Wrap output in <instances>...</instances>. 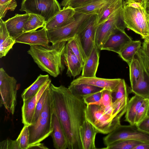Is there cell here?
Here are the masks:
<instances>
[{
  "mask_svg": "<svg viewBox=\"0 0 149 149\" xmlns=\"http://www.w3.org/2000/svg\"><path fill=\"white\" fill-rule=\"evenodd\" d=\"M50 92L54 107L61 124L68 149H83L80 129L86 120L87 105L82 97L77 96L68 88L57 87L52 83Z\"/></svg>",
  "mask_w": 149,
  "mask_h": 149,
  "instance_id": "1",
  "label": "cell"
},
{
  "mask_svg": "<svg viewBox=\"0 0 149 149\" xmlns=\"http://www.w3.org/2000/svg\"><path fill=\"white\" fill-rule=\"evenodd\" d=\"M67 42L63 41L47 46L31 45L27 53L42 71L56 77L65 69L63 54Z\"/></svg>",
  "mask_w": 149,
  "mask_h": 149,
  "instance_id": "2",
  "label": "cell"
},
{
  "mask_svg": "<svg viewBox=\"0 0 149 149\" xmlns=\"http://www.w3.org/2000/svg\"><path fill=\"white\" fill-rule=\"evenodd\" d=\"M149 0H124L123 16L126 28L149 41Z\"/></svg>",
  "mask_w": 149,
  "mask_h": 149,
  "instance_id": "3",
  "label": "cell"
},
{
  "mask_svg": "<svg viewBox=\"0 0 149 149\" xmlns=\"http://www.w3.org/2000/svg\"><path fill=\"white\" fill-rule=\"evenodd\" d=\"M53 103L49 90L37 121L34 124L28 126L30 134L29 146L40 143L51 135L53 131Z\"/></svg>",
  "mask_w": 149,
  "mask_h": 149,
  "instance_id": "4",
  "label": "cell"
},
{
  "mask_svg": "<svg viewBox=\"0 0 149 149\" xmlns=\"http://www.w3.org/2000/svg\"><path fill=\"white\" fill-rule=\"evenodd\" d=\"M125 112H123L112 118L106 114L100 106L90 104L87 105L85 118L97 130L98 133L108 134L120 125V118Z\"/></svg>",
  "mask_w": 149,
  "mask_h": 149,
  "instance_id": "5",
  "label": "cell"
},
{
  "mask_svg": "<svg viewBox=\"0 0 149 149\" xmlns=\"http://www.w3.org/2000/svg\"><path fill=\"white\" fill-rule=\"evenodd\" d=\"M76 12L74 21L58 28L47 30L49 42L52 44L68 41L77 35L87 23L90 15Z\"/></svg>",
  "mask_w": 149,
  "mask_h": 149,
  "instance_id": "6",
  "label": "cell"
},
{
  "mask_svg": "<svg viewBox=\"0 0 149 149\" xmlns=\"http://www.w3.org/2000/svg\"><path fill=\"white\" fill-rule=\"evenodd\" d=\"M18 89L17 81L9 76L3 68L0 69V106H3L9 113L13 115L17 104Z\"/></svg>",
  "mask_w": 149,
  "mask_h": 149,
  "instance_id": "7",
  "label": "cell"
},
{
  "mask_svg": "<svg viewBox=\"0 0 149 149\" xmlns=\"http://www.w3.org/2000/svg\"><path fill=\"white\" fill-rule=\"evenodd\" d=\"M123 140H134L149 144V134L140 130L135 125L120 124L103 139L104 143L106 146Z\"/></svg>",
  "mask_w": 149,
  "mask_h": 149,
  "instance_id": "8",
  "label": "cell"
},
{
  "mask_svg": "<svg viewBox=\"0 0 149 149\" xmlns=\"http://www.w3.org/2000/svg\"><path fill=\"white\" fill-rule=\"evenodd\" d=\"M61 10L57 0H22L19 10L40 16L46 22Z\"/></svg>",
  "mask_w": 149,
  "mask_h": 149,
  "instance_id": "9",
  "label": "cell"
},
{
  "mask_svg": "<svg viewBox=\"0 0 149 149\" xmlns=\"http://www.w3.org/2000/svg\"><path fill=\"white\" fill-rule=\"evenodd\" d=\"M126 28L123 16V7L112 14L102 23L97 25L95 45L100 50L110 35L117 29L125 30Z\"/></svg>",
  "mask_w": 149,
  "mask_h": 149,
  "instance_id": "10",
  "label": "cell"
},
{
  "mask_svg": "<svg viewBox=\"0 0 149 149\" xmlns=\"http://www.w3.org/2000/svg\"><path fill=\"white\" fill-rule=\"evenodd\" d=\"M98 19L97 14H91L86 24L77 35L87 58L95 45Z\"/></svg>",
  "mask_w": 149,
  "mask_h": 149,
  "instance_id": "11",
  "label": "cell"
},
{
  "mask_svg": "<svg viewBox=\"0 0 149 149\" xmlns=\"http://www.w3.org/2000/svg\"><path fill=\"white\" fill-rule=\"evenodd\" d=\"M132 40L125 30L116 29L109 37L101 50L113 52L118 54L128 43Z\"/></svg>",
  "mask_w": 149,
  "mask_h": 149,
  "instance_id": "12",
  "label": "cell"
},
{
  "mask_svg": "<svg viewBox=\"0 0 149 149\" xmlns=\"http://www.w3.org/2000/svg\"><path fill=\"white\" fill-rule=\"evenodd\" d=\"M76 11L70 7H63L46 23L44 27L47 30L56 29L67 25L75 19Z\"/></svg>",
  "mask_w": 149,
  "mask_h": 149,
  "instance_id": "13",
  "label": "cell"
},
{
  "mask_svg": "<svg viewBox=\"0 0 149 149\" xmlns=\"http://www.w3.org/2000/svg\"><path fill=\"white\" fill-rule=\"evenodd\" d=\"M51 83L49 79L33 97L23 101L22 108V121L24 125H31L36 107L38 101L48 86Z\"/></svg>",
  "mask_w": 149,
  "mask_h": 149,
  "instance_id": "14",
  "label": "cell"
},
{
  "mask_svg": "<svg viewBox=\"0 0 149 149\" xmlns=\"http://www.w3.org/2000/svg\"><path fill=\"white\" fill-rule=\"evenodd\" d=\"M15 40V43L27 44L30 46H47L50 42L47 30L45 27L38 31L24 32L18 36Z\"/></svg>",
  "mask_w": 149,
  "mask_h": 149,
  "instance_id": "15",
  "label": "cell"
},
{
  "mask_svg": "<svg viewBox=\"0 0 149 149\" xmlns=\"http://www.w3.org/2000/svg\"><path fill=\"white\" fill-rule=\"evenodd\" d=\"M121 79H105L96 77H84L80 76L73 80L72 84H86L101 88L112 92L120 82Z\"/></svg>",
  "mask_w": 149,
  "mask_h": 149,
  "instance_id": "16",
  "label": "cell"
},
{
  "mask_svg": "<svg viewBox=\"0 0 149 149\" xmlns=\"http://www.w3.org/2000/svg\"><path fill=\"white\" fill-rule=\"evenodd\" d=\"M52 126L53 131L51 135L54 148L56 149L68 148V142L64 130L54 106Z\"/></svg>",
  "mask_w": 149,
  "mask_h": 149,
  "instance_id": "17",
  "label": "cell"
},
{
  "mask_svg": "<svg viewBox=\"0 0 149 149\" xmlns=\"http://www.w3.org/2000/svg\"><path fill=\"white\" fill-rule=\"evenodd\" d=\"M63 57L64 64L67 68L66 74L67 76L74 78L79 75L82 71V65L67 43Z\"/></svg>",
  "mask_w": 149,
  "mask_h": 149,
  "instance_id": "18",
  "label": "cell"
},
{
  "mask_svg": "<svg viewBox=\"0 0 149 149\" xmlns=\"http://www.w3.org/2000/svg\"><path fill=\"white\" fill-rule=\"evenodd\" d=\"M97 130L86 120L80 129V134L83 149H96L95 144Z\"/></svg>",
  "mask_w": 149,
  "mask_h": 149,
  "instance_id": "19",
  "label": "cell"
},
{
  "mask_svg": "<svg viewBox=\"0 0 149 149\" xmlns=\"http://www.w3.org/2000/svg\"><path fill=\"white\" fill-rule=\"evenodd\" d=\"M29 17L28 13L16 14L14 16L5 22L7 29L10 36L15 39L24 32V26Z\"/></svg>",
  "mask_w": 149,
  "mask_h": 149,
  "instance_id": "20",
  "label": "cell"
},
{
  "mask_svg": "<svg viewBox=\"0 0 149 149\" xmlns=\"http://www.w3.org/2000/svg\"><path fill=\"white\" fill-rule=\"evenodd\" d=\"M95 45L83 66L81 76L84 77H96L99 63V51Z\"/></svg>",
  "mask_w": 149,
  "mask_h": 149,
  "instance_id": "21",
  "label": "cell"
},
{
  "mask_svg": "<svg viewBox=\"0 0 149 149\" xmlns=\"http://www.w3.org/2000/svg\"><path fill=\"white\" fill-rule=\"evenodd\" d=\"M116 0H96L84 6L74 9L76 12L87 15H98L104 9Z\"/></svg>",
  "mask_w": 149,
  "mask_h": 149,
  "instance_id": "22",
  "label": "cell"
},
{
  "mask_svg": "<svg viewBox=\"0 0 149 149\" xmlns=\"http://www.w3.org/2000/svg\"><path fill=\"white\" fill-rule=\"evenodd\" d=\"M144 100L143 98L136 95L129 100L125 116V121L128 122L130 125H135L136 113Z\"/></svg>",
  "mask_w": 149,
  "mask_h": 149,
  "instance_id": "23",
  "label": "cell"
},
{
  "mask_svg": "<svg viewBox=\"0 0 149 149\" xmlns=\"http://www.w3.org/2000/svg\"><path fill=\"white\" fill-rule=\"evenodd\" d=\"M141 63L144 68L143 74L141 79L136 84L131 86V91L135 95L144 99L149 100V74Z\"/></svg>",
  "mask_w": 149,
  "mask_h": 149,
  "instance_id": "24",
  "label": "cell"
},
{
  "mask_svg": "<svg viewBox=\"0 0 149 149\" xmlns=\"http://www.w3.org/2000/svg\"><path fill=\"white\" fill-rule=\"evenodd\" d=\"M68 89L74 95L80 97L102 91L104 89L93 85L86 84H70Z\"/></svg>",
  "mask_w": 149,
  "mask_h": 149,
  "instance_id": "25",
  "label": "cell"
},
{
  "mask_svg": "<svg viewBox=\"0 0 149 149\" xmlns=\"http://www.w3.org/2000/svg\"><path fill=\"white\" fill-rule=\"evenodd\" d=\"M49 79L48 74H40L34 82L22 92L21 97L23 101L34 96Z\"/></svg>",
  "mask_w": 149,
  "mask_h": 149,
  "instance_id": "26",
  "label": "cell"
},
{
  "mask_svg": "<svg viewBox=\"0 0 149 149\" xmlns=\"http://www.w3.org/2000/svg\"><path fill=\"white\" fill-rule=\"evenodd\" d=\"M131 86L136 84L141 79L144 72L143 65L136 54L129 65Z\"/></svg>",
  "mask_w": 149,
  "mask_h": 149,
  "instance_id": "27",
  "label": "cell"
},
{
  "mask_svg": "<svg viewBox=\"0 0 149 149\" xmlns=\"http://www.w3.org/2000/svg\"><path fill=\"white\" fill-rule=\"evenodd\" d=\"M141 46L140 40H132L123 48L118 54L119 56L129 65Z\"/></svg>",
  "mask_w": 149,
  "mask_h": 149,
  "instance_id": "28",
  "label": "cell"
},
{
  "mask_svg": "<svg viewBox=\"0 0 149 149\" xmlns=\"http://www.w3.org/2000/svg\"><path fill=\"white\" fill-rule=\"evenodd\" d=\"M46 23L44 19L40 16L29 14V18L24 26V32L35 31L40 28H43Z\"/></svg>",
  "mask_w": 149,
  "mask_h": 149,
  "instance_id": "29",
  "label": "cell"
},
{
  "mask_svg": "<svg viewBox=\"0 0 149 149\" xmlns=\"http://www.w3.org/2000/svg\"><path fill=\"white\" fill-rule=\"evenodd\" d=\"M67 44L78 58L83 67L87 58L77 35L68 40L67 42Z\"/></svg>",
  "mask_w": 149,
  "mask_h": 149,
  "instance_id": "30",
  "label": "cell"
},
{
  "mask_svg": "<svg viewBox=\"0 0 149 149\" xmlns=\"http://www.w3.org/2000/svg\"><path fill=\"white\" fill-rule=\"evenodd\" d=\"M123 0H116L104 9L98 15L97 25L105 21L112 14L123 7Z\"/></svg>",
  "mask_w": 149,
  "mask_h": 149,
  "instance_id": "31",
  "label": "cell"
},
{
  "mask_svg": "<svg viewBox=\"0 0 149 149\" xmlns=\"http://www.w3.org/2000/svg\"><path fill=\"white\" fill-rule=\"evenodd\" d=\"M136 55L142 62L145 69L149 74V41L144 40Z\"/></svg>",
  "mask_w": 149,
  "mask_h": 149,
  "instance_id": "32",
  "label": "cell"
},
{
  "mask_svg": "<svg viewBox=\"0 0 149 149\" xmlns=\"http://www.w3.org/2000/svg\"><path fill=\"white\" fill-rule=\"evenodd\" d=\"M111 95L113 102L117 100L129 99L127 87L124 79H121L115 88L111 92Z\"/></svg>",
  "mask_w": 149,
  "mask_h": 149,
  "instance_id": "33",
  "label": "cell"
},
{
  "mask_svg": "<svg viewBox=\"0 0 149 149\" xmlns=\"http://www.w3.org/2000/svg\"><path fill=\"white\" fill-rule=\"evenodd\" d=\"M142 142L134 140H123L116 141L106 146V149H134Z\"/></svg>",
  "mask_w": 149,
  "mask_h": 149,
  "instance_id": "34",
  "label": "cell"
},
{
  "mask_svg": "<svg viewBox=\"0 0 149 149\" xmlns=\"http://www.w3.org/2000/svg\"><path fill=\"white\" fill-rule=\"evenodd\" d=\"M50 84L47 87L38 101L36 107L31 125L35 124L38 119L43 108L47 94L49 90Z\"/></svg>",
  "mask_w": 149,
  "mask_h": 149,
  "instance_id": "35",
  "label": "cell"
},
{
  "mask_svg": "<svg viewBox=\"0 0 149 149\" xmlns=\"http://www.w3.org/2000/svg\"><path fill=\"white\" fill-rule=\"evenodd\" d=\"M29 137L28 125H24L16 139L19 143L20 149H27L29 146Z\"/></svg>",
  "mask_w": 149,
  "mask_h": 149,
  "instance_id": "36",
  "label": "cell"
},
{
  "mask_svg": "<svg viewBox=\"0 0 149 149\" xmlns=\"http://www.w3.org/2000/svg\"><path fill=\"white\" fill-rule=\"evenodd\" d=\"M149 106V100L144 99L136 113L135 120V125H138L147 116Z\"/></svg>",
  "mask_w": 149,
  "mask_h": 149,
  "instance_id": "37",
  "label": "cell"
},
{
  "mask_svg": "<svg viewBox=\"0 0 149 149\" xmlns=\"http://www.w3.org/2000/svg\"><path fill=\"white\" fill-rule=\"evenodd\" d=\"M96 0H63L60 5L63 7L70 6L75 9L87 5Z\"/></svg>",
  "mask_w": 149,
  "mask_h": 149,
  "instance_id": "38",
  "label": "cell"
},
{
  "mask_svg": "<svg viewBox=\"0 0 149 149\" xmlns=\"http://www.w3.org/2000/svg\"><path fill=\"white\" fill-rule=\"evenodd\" d=\"M112 103L111 92L103 89L102 91V95L99 101L92 104H96L102 107H112Z\"/></svg>",
  "mask_w": 149,
  "mask_h": 149,
  "instance_id": "39",
  "label": "cell"
},
{
  "mask_svg": "<svg viewBox=\"0 0 149 149\" xmlns=\"http://www.w3.org/2000/svg\"><path fill=\"white\" fill-rule=\"evenodd\" d=\"M15 39L10 36L0 44V57L1 58L5 56L9 51L12 48L15 43Z\"/></svg>",
  "mask_w": 149,
  "mask_h": 149,
  "instance_id": "40",
  "label": "cell"
},
{
  "mask_svg": "<svg viewBox=\"0 0 149 149\" xmlns=\"http://www.w3.org/2000/svg\"><path fill=\"white\" fill-rule=\"evenodd\" d=\"M17 6L15 0H10L3 4H0V18L5 17L8 10L14 11Z\"/></svg>",
  "mask_w": 149,
  "mask_h": 149,
  "instance_id": "41",
  "label": "cell"
},
{
  "mask_svg": "<svg viewBox=\"0 0 149 149\" xmlns=\"http://www.w3.org/2000/svg\"><path fill=\"white\" fill-rule=\"evenodd\" d=\"M0 149H20L19 145L16 139L13 140L7 139L0 143Z\"/></svg>",
  "mask_w": 149,
  "mask_h": 149,
  "instance_id": "42",
  "label": "cell"
},
{
  "mask_svg": "<svg viewBox=\"0 0 149 149\" xmlns=\"http://www.w3.org/2000/svg\"><path fill=\"white\" fill-rule=\"evenodd\" d=\"M102 95V91L84 97L83 98L84 102L87 105L99 101Z\"/></svg>",
  "mask_w": 149,
  "mask_h": 149,
  "instance_id": "43",
  "label": "cell"
},
{
  "mask_svg": "<svg viewBox=\"0 0 149 149\" xmlns=\"http://www.w3.org/2000/svg\"><path fill=\"white\" fill-rule=\"evenodd\" d=\"M6 25L5 22L0 18V44L10 36Z\"/></svg>",
  "mask_w": 149,
  "mask_h": 149,
  "instance_id": "44",
  "label": "cell"
},
{
  "mask_svg": "<svg viewBox=\"0 0 149 149\" xmlns=\"http://www.w3.org/2000/svg\"><path fill=\"white\" fill-rule=\"evenodd\" d=\"M137 126L140 130L149 134V117L147 116Z\"/></svg>",
  "mask_w": 149,
  "mask_h": 149,
  "instance_id": "45",
  "label": "cell"
},
{
  "mask_svg": "<svg viewBox=\"0 0 149 149\" xmlns=\"http://www.w3.org/2000/svg\"><path fill=\"white\" fill-rule=\"evenodd\" d=\"M28 149H47L48 148L45 146L43 143H40L29 145L27 148Z\"/></svg>",
  "mask_w": 149,
  "mask_h": 149,
  "instance_id": "46",
  "label": "cell"
},
{
  "mask_svg": "<svg viewBox=\"0 0 149 149\" xmlns=\"http://www.w3.org/2000/svg\"><path fill=\"white\" fill-rule=\"evenodd\" d=\"M134 149H149V144L142 143L136 146Z\"/></svg>",
  "mask_w": 149,
  "mask_h": 149,
  "instance_id": "47",
  "label": "cell"
},
{
  "mask_svg": "<svg viewBox=\"0 0 149 149\" xmlns=\"http://www.w3.org/2000/svg\"><path fill=\"white\" fill-rule=\"evenodd\" d=\"M147 116L149 117V106L147 113Z\"/></svg>",
  "mask_w": 149,
  "mask_h": 149,
  "instance_id": "48",
  "label": "cell"
},
{
  "mask_svg": "<svg viewBox=\"0 0 149 149\" xmlns=\"http://www.w3.org/2000/svg\"></svg>",
  "mask_w": 149,
  "mask_h": 149,
  "instance_id": "49",
  "label": "cell"
}]
</instances>
